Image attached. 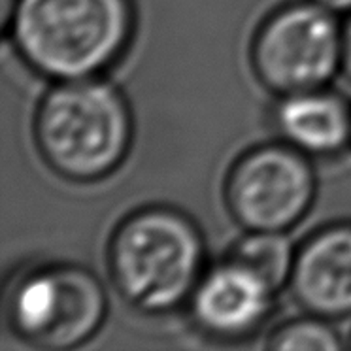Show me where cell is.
I'll use <instances>...</instances> for the list:
<instances>
[{
    "label": "cell",
    "instance_id": "cell-10",
    "mask_svg": "<svg viewBox=\"0 0 351 351\" xmlns=\"http://www.w3.org/2000/svg\"><path fill=\"white\" fill-rule=\"evenodd\" d=\"M230 259L242 263L278 291L289 282L295 255L283 232H250L234 245Z\"/></svg>",
    "mask_w": 351,
    "mask_h": 351
},
{
    "label": "cell",
    "instance_id": "cell-13",
    "mask_svg": "<svg viewBox=\"0 0 351 351\" xmlns=\"http://www.w3.org/2000/svg\"><path fill=\"white\" fill-rule=\"evenodd\" d=\"M330 12H351V0H313Z\"/></svg>",
    "mask_w": 351,
    "mask_h": 351
},
{
    "label": "cell",
    "instance_id": "cell-1",
    "mask_svg": "<svg viewBox=\"0 0 351 351\" xmlns=\"http://www.w3.org/2000/svg\"><path fill=\"white\" fill-rule=\"evenodd\" d=\"M132 31L129 0H14L17 51L42 76L95 77L121 55Z\"/></svg>",
    "mask_w": 351,
    "mask_h": 351
},
{
    "label": "cell",
    "instance_id": "cell-11",
    "mask_svg": "<svg viewBox=\"0 0 351 351\" xmlns=\"http://www.w3.org/2000/svg\"><path fill=\"white\" fill-rule=\"evenodd\" d=\"M323 317L297 319L285 323L270 338V348L274 350H298V351H335L342 348L336 330Z\"/></svg>",
    "mask_w": 351,
    "mask_h": 351
},
{
    "label": "cell",
    "instance_id": "cell-2",
    "mask_svg": "<svg viewBox=\"0 0 351 351\" xmlns=\"http://www.w3.org/2000/svg\"><path fill=\"white\" fill-rule=\"evenodd\" d=\"M130 114L123 97L95 77L61 82L36 114V144L57 174L97 180L110 174L130 144Z\"/></svg>",
    "mask_w": 351,
    "mask_h": 351
},
{
    "label": "cell",
    "instance_id": "cell-7",
    "mask_svg": "<svg viewBox=\"0 0 351 351\" xmlns=\"http://www.w3.org/2000/svg\"><path fill=\"white\" fill-rule=\"evenodd\" d=\"M274 293L261 276L229 259L199 280L191 295L193 319L214 338H245L267 321Z\"/></svg>",
    "mask_w": 351,
    "mask_h": 351
},
{
    "label": "cell",
    "instance_id": "cell-3",
    "mask_svg": "<svg viewBox=\"0 0 351 351\" xmlns=\"http://www.w3.org/2000/svg\"><path fill=\"white\" fill-rule=\"evenodd\" d=\"M204 247L185 215L149 208L117 229L110 245V272L121 297L138 310L162 313L191 298L202 278Z\"/></svg>",
    "mask_w": 351,
    "mask_h": 351
},
{
    "label": "cell",
    "instance_id": "cell-5",
    "mask_svg": "<svg viewBox=\"0 0 351 351\" xmlns=\"http://www.w3.org/2000/svg\"><path fill=\"white\" fill-rule=\"evenodd\" d=\"M100 282L84 268L49 267L27 276L10 304L23 340L44 350H70L89 340L106 317Z\"/></svg>",
    "mask_w": 351,
    "mask_h": 351
},
{
    "label": "cell",
    "instance_id": "cell-9",
    "mask_svg": "<svg viewBox=\"0 0 351 351\" xmlns=\"http://www.w3.org/2000/svg\"><path fill=\"white\" fill-rule=\"evenodd\" d=\"M276 127L306 155H335L351 140V112L340 97L321 89L283 97Z\"/></svg>",
    "mask_w": 351,
    "mask_h": 351
},
{
    "label": "cell",
    "instance_id": "cell-12",
    "mask_svg": "<svg viewBox=\"0 0 351 351\" xmlns=\"http://www.w3.org/2000/svg\"><path fill=\"white\" fill-rule=\"evenodd\" d=\"M342 66L351 80V19L342 32Z\"/></svg>",
    "mask_w": 351,
    "mask_h": 351
},
{
    "label": "cell",
    "instance_id": "cell-6",
    "mask_svg": "<svg viewBox=\"0 0 351 351\" xmlns=\"http://www.w3.org/2000/svg\"><path fill=\"white\" fill-rule=\"evenodd\" d=\"M315 178L293 145H265L242 155L227 182L232 217L250 232H285L312 204Z\"/></svg>",
    "mask_w": 351,
    "mask_h": 351
},
{
    "label": "cell",
    "instance_id": "cell-8",
    "mask_svg": "<svg viewBox=\"0 0 351 351\" xmlns=\"http://www.w3.org/2000/svg\"><path fill=\"white\" fill-rule=\"evenodd\" d=\"M289 285L298 304L312 315H351V225L315 232L295 255Z\"/></svg>",
    "mask_w": 351,
    "mask_h": 351
},
{
    "label": "cell",
    "instance_id": "cell-4",
    "mask_svg": "<svg viewBox=\"0 0 351 351\" xmlns=\"http://www.w3.org/2000/svg\"><path fill=\"white\" fill-rule=\"evenodd\" d=\"M340 64L342 32L332 12L313 0L276 12L253 42L257 76L283 97L321 89Z\"/></svg>",
    "mask_w": 351,
    "mask_h": 351
}]
</instances>
